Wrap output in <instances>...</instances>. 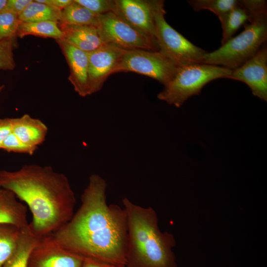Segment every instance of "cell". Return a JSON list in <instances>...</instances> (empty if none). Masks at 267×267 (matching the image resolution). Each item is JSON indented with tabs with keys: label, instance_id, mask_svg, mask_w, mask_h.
<instances>
[{
	"label": "cell",
	"instance_id": "cell-1",
	"mask_svg": "<svg viewBox=\"0 0 267 267\" xmlns=\"http://www.w3.org/2000/svg\"><path fill=\"white\" fill-rule=\"evenodd\" d=\"M106 188L103 178L90 175L79 208L52 234L59 244L84 260L126 266L127 215L123 207L107 204Z\"/></svg>",
	"mask_w": 267,
	"mask_h": 267
},
{
	"label": "cell",
	"instance_id": "cell-2",
	"mask_svg": "<svg viewBox=\"0 0 267 267\" xmlns=\"http://www.w3.org/2000/svg\"><path fill=\"white\" fill-rule=\"evenodd\" d=\"M0 187L26 203L29 225L39 238L52 234L71 219L76 197L67 177L49 166L30 164L14 171L0 170Z\"/></svg>",
	"mask_w": 267,
	"mask_h": 267
},
{
	"label": "cell",
	"instance_id": "cell-3",
	"mask_svg": "<svg viewBox=\"0 0 267 267\" xmlns=\"http://www.w3.org/2000/svg\"><path fill=\"white\" fill-rule=\"evenodd\" d=\"M122 203L128 222L126 266L178 267L172 251L175 237L160 230L155 211L134 204L126 197Z\"/></svg>",
	"mask_w": 267,
	"mask_h": 267
},
{
	"label": "cell",
	"instance_id": "cell-4",
	"mask_svg": "<svg viewBox=\"0 0 267 267\" xmlns=\"http://www.w3.org/2000/svg\"><path fill=\"white\" fill-rule=\"evenodd\" d=\"M249 24L235 37H232L218 49L206 52L202 63L222 66L231 70L253 57L266 43L267 11L249 16Z\"/></svg>",
	"mask_w": 267,
	"mask_h": 267
},
{
	"label": "cell",
	"instance_id": "cell-5",
	"mask_svg": "<svg viewBox=\"0 0 267 267\" xmlns=\"http://www.w3.org/2000/svg\"><path fill=\"white\" fill-rule=\"evenodd\" d=\"M231 72V70L222 66L203 63L179 66L158 94V98L180 107L189 97L199 94L207 83L219 78H227Z\"/></svg>",
	"mask_w": 267,
	"mask_h": 267
},
{
	"label": "cell",
	"instance_id": "cell-6",
	"mask_svg": "<svg viewBox=\"0 0 267 267\" xmlns=\"http://www.w3.org/2000/svg\"><path fill=\"white\" fill-rule=\"evenodd\" d=\"M149 2L159 51L178 66L202 63L207 52L192 44L168 24L165 18L164 1L153 0Z\"/></svg>",
	"mask_w": 267,
	"mask_h": 267
},
{
	"label": "cell",
	"instance_id": "cell-7",
	"mask_svg": "<svg viewBox=\"0 0 267 267\" xmlns=\"http://www.w3.org/2000/svg\"><path fill=\"white\" fill-rule=\"evenodd\" d=\"M178 67L159 51L124 49L116 73L132 72L153 78L165 86Z\"/></svg>",
	"mask_w": 267,
	"mask_h": 267
},
{
	"label": "cell",
	"instance_id": "cell-8",
	"mask_svg": "<svg viewBox=\"0 0 267 267\" xmlns=\"http://www.w3.org/2000/svg\"><path fill=\"white\" fill-rule=\"evenodd\" d=\"M97 28L106 44L125 50L159 51L155 41L133 28L113 12L98 16Z\"/></svg>",
	"mask_w": 267,
	"mask_h": 267
},
{
	"label": "cell",
	"instance_id": "cell-9",
	"mask_svg": "<svg viewBox=\"0 0 267 267\" xmlns=\"http://www.w3.org/2000/svg\"><path fill=\"white\" fill-rule=\"evenodd\" d=\"M84 261L59 244L51 234L39 238L30 254L28 267H81Z\"/></svg>",
	"mask_w": 267,
	"mask_h": 267
},
{
	"label": "cell",
	"instance_id": "cell-10",
	"mask_svg": "<svg viewBox=\"0 0 267 267\" xmlns=\"http://www.w3.org/2000/svg\"><path fill=\"white\" fill-rule=\"evenodd\" d=\"M124 50L113 44H105L88 52L89 95L100 90L108 77L116 73Z\"/></svg>",
	"mask_w": 267,
	"mask_h": 267
},
{
	"label": "cell",
	"instance_id": "cell-11",
	"mask_svg": "<svg viewBox=\"0 0 267 267\" xmlns=\"http://www.w3.org/2000/svg\"><path fill=\"white\" fill-rule=\"evenodd\" d=\"M227 78L244 83L250 88L254 95L267 101V44L244 63L232 70Z\"/></svg>",
	"mask_w": 267,
	"mask_h": 267
},
{
	"label": "cell",
	"instance_id": "cell-12",
	"mask_svg": "<svg viewBox=\"0 0 267 267\" xmlns=\"http://www.w3.org/2000/svg\"><path fill=\"white\" fill-rule=\"evenodd\" d=\"M112 12L133 28L156 42L149 0H113Z\"/></svg>",
	"mask_w": 267,
	"mask_h": 267
},
{
	"label": "cell",
	"instance_id": "cell-13",
	"mask_svg": "<svg viewBox=\"0 0 267 267\" xmlns=\"http://www.w3.org/2000/svg\"><path fill=\"white\" fill-rule=\"evenodd\" d=\"M70 68L68 79L75 91L81 96L89 95L88 54L64 39L56 40Z\"/></svg>",
	"mask_w": 267,
	"mask_h": 267
},
{
	"label": "cell",
	"instance_id": "cell-14",
	"mask_svg": "<svg viewBox=\"0 0 267 267\" xmlns=\"http://www.w3.org/2000/svg\"><path fill=\"white\" fill-rule=\"evenodd\" d=\"M63 39L76 47L89 52L106 44L101 39L96 27L58 22Z\"/></svg>",
	"mask_w": 267,
	"mask_h": 267
},
{
	"label": "cell",
	"instance_id": "cell-15",
	"mask_svg": "<svg viewBox=\"0 0 267 267\" xmlns=\"http://www.w3.org/2000/svg\"><path fill=\"white\" fill-rule=\"evenodd\" d=\"M12 133L28 146L38 148L46 139L48 128L41 120L25 114L12 118Z\"/></svg>",
	"mask_w": 267,
	"mask_h": 267
},
{
	"label": "cell",
	"instance_id": "cell-16",
	"mask_svg": "<svg viewBox=\"0 0 267 267\" xmlns=\"http://www.w3.org/2000/svg\"><path fill=\"white\" fill-rule=\"evenodd\" d=\"M13 224L20 228L27 226L26 207L10 191L0 187V223Z\"/></svg>",
	"mask_w": 267,
	"mask_h": 267
},
{
	"label": "cell",
	"instance_id": "cell-17",
	"mask_svg": "<svg viewBox=\"0 0 267 267\" xmlns=\"http://www.w3.org/2000/svg\"><path fill=\"white\" fill-rule=\"evenodd\" d=\"M38 239L29 224L22 228L16 249L1 267H28L30 254Z\"/></svg>",
	"mask_w": 267,
	"mask_h": 267
},
{
	"label": "cell",
	"instance_id": "cell-18",
	"mask_svg": "<svg viewBox=\"0 0 267 267\" xmlns=\"http://www.w3.org/2000/svg\"><path fill=\"white\" fill-rule=\"evenodd\" d=\"M98 16L73 0L70 4L61 11L58 22L97 27Z\"/></svg>",
	"mask_w": 267,
	"mask_h": 267
},
{
	"label": "cell",
	"instance_id": "cell-19",
	"mask_svg": "<svg viewBox=\"0 0 267 267\" xmlns=\"http://www.w3.org/2000/svg\"><path fill=\"white\" fill-rule=\"evenodd\" d=\"M27 35L51 38L56 40L62 39L64 37L58 25V22L53 21L20 22L17 36L22 38Z\"/></svg>",
	"mask_w": 267,
	"mask_h": 267
},
{
	"label": "cell",
	"instance_id": "cell-20",
	"mask_svg": "<svg viewBox=\"0 0 267 267\" xmlns=\"http://www.w3.org/2000/svg\"><path fill=\"white\" fill-rule=\"evenodd\" d=\"M248 20L247 11L238 0V4L220 19L222 30V45L231 39L237 31Z\"/></svg>",
	"mask_w": 267,
	"mask_h": 267
},
{
	"label": "cell",
	"instance_id": "cell-21",
	"mask_svg": "<svg viewBox=\"0 0 267 267\" xmlns=\"http://www.w3.org/2000/svg\"><path fill=\"white\" fill-rule=\"evenodd\" d=\"M61 11L33 0L18 16L20 22H34L53 21L58 22Z\"/></svg>",
	"mask_w": 267,
	"mask_h": 267
},
{
	"label": "cell",
	"instance_id": "cell-22",
	"mask_svg": "<svg viewBox=\"0 0 267 267\" xmlns=\"http://www.w3.org/2000/svg\"><path fill=\"white\" fill-rule=\"evenodd\" d=\"M21 229L12 224L0 223V267L16 249Z\"/></svg>",
	"mask_w": 267,
	"mask_h": 267
},
{
	"label": "cell",
	"instance_id": "cell-23",
	"mask_svg": "<svg viewBox=\"0 0 267 267\" xmlns=\"http://www.w3.org/2000/svg\"><path fill=\"white\" fill-rule=\"evenodd\" d=\"M187 1L194 10H210L218 17L219 20L238 3L237 0H190Z\"/></svg>",
	"mask_w": 267,
	"mask_h": 267
},
{
	"label": "cell",
	"instance_id": "cell-24",
	"mask_svg": "<svg viewBox=\"0 0 267 267\" xmlns=\"http://www.w3.org/2000/svg\"><path fill=\"white\" fill-rule=\"evenodd\" d=\"M20 22L15 13L5 9L0 12V40L17 36Z\"/></svg>",
	"mask_w": 267,
	"mask_h": 267
},
{
	"label": "cell",
	"instance_id": "cell-25",
	"mask_svg": "<svg viewBox=\"0 0 267 267\" xmlns=\"http://www.w3.org/2000/svg\"><path fill=\"white\" fill-rule=\"evenodd\" d=\"M13 39L0 40V69L13 70L15 67L13 53ZM4 87L0 86V92Z\"/></svg>",
	"mask_w": 267,
	"mask_h": 267
},
{
	"label": "cell",
	"instance_id": "cell-26",
	"mask_svg": "<svg viewBox=\"0 0 267 267\" xmlns=\"http://www.w3.org/2000/svg\"><path fill=\"white\" fill-rule=\"evenodd\" d=\"M0 149L7 152L33 155L38 148L27 145L20 140L12 132L2 141Z\"/></svg>",
	"mask_w": 267,
	"mask_h": 267
},
{
	"label": "cell",
	"instance_id": "cell-27",
	"mask_svg": "<svg viewBox=\"0 0 267 267\" xmlns=\"http://www.w3.org/2000/svg\"><path fill=\"white\" fill-rule=\"evenodd\" d=\"M74 1L97 15L112 12L113 0H74Z\"/></svg>",
	"mask_w": 267,
	"mask_h": 267
},
{
	"label": "cell",
	"instance_id": "cell-28",
	"mask_svg": "<svg viewBox=\"0 0 267 267\" xmlns=\"http://www.w3.org/2000/svg\"><path fill=\"white\" fill-rule=\"evenodd\" d=\"M33 0H8L5 9L19 15Z\"/></svg>",
	"mask_w": 267,
	"mask_h": 267
},
{
	"label": "cell",
	"instance_id": "cell-29",
	"mask_svg": "<svg viewBox=\"0 0 267 267\" xmlns=\"http://www.w3.org/2000/svg\"><path fill=\"white\" fill-rule=\"evenodd\" d=\"M12 132V118H0V146L4 139Z\"/></svg>",
	"mask_w": 267,
	"mask_h": 267
},
{
	"label": "cell",
	"instance_id": "cell-30",
	"mask_svg": "<svg viewBox=\"0 0 267 267\" xmlns=\"http://www.w3.org/2000/svg\"><path fill=\"white\" fill-rule=\"evenodd\" d=\"M73 0H35V1L46 4L49 7L61 11L69 4Z\"/></svg>",
	"mask_w": 267,
	"mask_h": 267
},
{
	"label": "cell",
	"instance_id": "cell-31",
	"mask_svg": "<svg viewBox=\"0 0 267 267\" xmlns=\"http://www.w3.org/2000/svg\"><path fill=\"white\" fill-rule=\"evenodd\" d=\"M81 267H127L126 266L119 265L90 260H84Z\"/></svg>",
	"mask_w": 267,
	"mask_h": 267
},
{
	"label": "cell",
	"instance_id": "cell-32",
	"mask_svg": "<svg viewBox=\"0 0 267 267\" xmlns=\"http://www.w3.org/2000/svg\"><path fill=\"white\" fill-rule=\"evenodd\" d=\"M7 1V0H0V12L5 9Z\"/></svg>",
	"mask_w": 267,
	"mask_h": 267
}]
</instances>
